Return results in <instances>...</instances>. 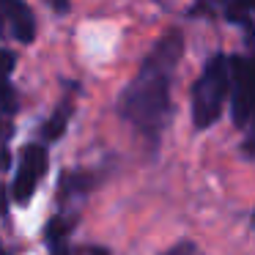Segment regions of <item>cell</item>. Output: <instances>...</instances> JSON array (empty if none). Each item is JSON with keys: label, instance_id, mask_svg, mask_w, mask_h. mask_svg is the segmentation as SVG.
I'll return each instance as SVG.
<instances>
[{"label": "cell", "instance_id": "1", "mask_svg": "<svg viewBox=\"0 0 255 255\" xmlns=\"http://www.w3.org/2000/svg\"><path fill=\"white\" fill-rule=\"evenodd\" d=\"M184 47L187 39L181 30H167L162 39H156L124 94L118 96L116 113L140 137L148 140L151 148L159 145V134L170 121L173 74L184 58Z\"/></svg>", "mask_w": 255, "mask_h": 255}, {"label": "cell", "instance_id": "2", "mask_svg": "<svg viewBox=\"0 0 255 255\" xmlns=\"http://www.w3.org/2000/svg\"><path fill=\"white\" fill-rule=\"evenodd\" d=\"M231 99V55L214 52L203 63V72L192 85V124L195 129H211L225 113Z\"/></svg>", "mask_w": 255, "mask_h": 255}, {"label": "cell", "instance_id": "3", "mask_svg": "<svg viewBox=\"0 0 255 255\" xmlns=\"http://www.w3.org/2000/svg\"><path fill=\"white\" fill-rule=\"evenodd\" d=\"M253 50L231 55V118L239 129H247L255 118V25H244Z\"/></svg>", "mask_w": 255, "mask_h": 255}, {"label": "cell", "instance_id": "4", "mask_svg": "<svg viewBox=\"0 0 255 255\" xmlns=\"http://www.w3.org/2000/svg\"><path fill=\"white\" fill-rule=\"evenodd\" d=\"M47 167H50V156H47V143H30L22 148L19 154V165L14 173L11 181V198L14 203L25 206L30 203V198L36 195L41 178L47 176Z\"/></svg>", "mask_w": 255, "mask_h": 255}, {"label": "cell", "instance_id": "5", "mask_svg": "<svg viewBox=\"0 0 255 255\" xmlns=\"http://www.w3.org/2000/svg\"><path fill=\"white\" fill-rule=\"evenodd\" d=\"M74 105H77V94H74V91H69V94L58 102L55 110L50 113V118L41 124L39 137L44 140V143H58V140L66 134L69 121H72V116H74Z\"/></svg>", "mask_w": 255, "mask_h": 255}, {"label": "cell", "instance_id": "6", "mask_svg": "<svg viewBox=\"0 0 255 255\" xmlns=\"http://www.w3.org/2000/svg\"><path fill=\"white\" fill-rule=\"evenodd\" d=\"M96 184H99V173L94 170H66L61 176V184H58V200L61 203L80 200L94 192Z\"/></svg>", "mask_w": 255, "mask_h": 255}, {"label": "cell", "instance_id": "7", "mask_svg": "<svg viewBox=\"0 0 255 255\" xmlns=\"http://www.w3.org/2000/svg\"><path fill=\"white\" fill-rule=\"evenodd\" d=\"M74 217L66 214H55L44 228V239H47V250L50 255H72V231H74Z\"/></svg>", "mask_w": 255, "mask_h": 255}, {"label": "cell", "instance_id": "8", "mask_svg": "<svg viewBox=\"0 0 255 255\" xmlns=\"http://www.w3.org/2000/svg\"><path fill=\"white\" fill-rule=\"evenodd\" d=\"M17 66V52L14 50H0V110L6 116H14L19 107L17 91L11 85V72Z\"/></svg>", "mask_w": 255, "mask_h": 255}, {"label": "cell", "instance_id": "9", "mask_svg": "<svg viewBox=\"0 0 255 255\" xmlns=\"http://www.w3.org/2000/svg\"><path fill=\"white\" fill-rule=\"evenodd\" d=\"M250 11H255V0H220V14L231 22L250 25L253 19L247 17Z\"/></svg>", "mask_w": 255, "mask_h": 255}, {"label": "cell", "instance_id": "10", "mask_svg": "<svg viewBox=\"0 0 255 255\" xmlns=\"http://www.w3.org/2000/svg\"><path fill=\"white\" fill-rule=\"evenodd\" d=\"M162 255H203V253L198 250V244H195V242H189V239H187V242L173 244V247H170V250H165Z\"/></svg>", "mask_w": 255, "mask_h": 255}, {"label": "cell", "instance_id": "11", "mask_svg": "<svg viewBox=\"0 0 255 255\" xmlns=\"http://www.w3.org/2000/svg\"><path fill=\"white\" fill-rule=\"evenodd\" d=\"M72 255H110V250H105V247H94V244H88V247L72 250Z\"/></svg>", "mask_w": 255, "mask_h": 255}, {"label": "cell", "instance_id": "12", "mask_svg": "<svg viewBox=\"0 0 255 255\" xmlns=\"http://www.w3.org/2000/svg\"><path fill=\"white\" fill-rule=\"evenodd\" d=\"M8 214V189L6 184L0 181V217H6Z\"/></svg>", "mask_w": 255, "mask_h": 255}, {"label": "cell", "instance_id": "13", "mask_svg": "<svg viewBox=\"0 0 255 255\" xmlns=\"http://www.w3.org/2000/svg\"><path fill=\"white\" fill-rule=\"evenodd\" d=\"M47 3H50L58 14H66L69 11V0H47Z\"/></svg>", "mask_w": 255, "mask_h": 255}, {"label": "cell", "instance_id": "14", "mask_svg": "<svg viewBox=\"0 0 255 255\" xmlns=\"http://www.w3.org/2000/svg\"><path fill=\"white\" fill-rule=\"evenodd\" d=\"M6 132V124H3V116H0V134Z\"/></svg>", "mask_w": 255, "mask_h": 255}, {"label": "cell", "instance_id": "15", "mask_svg": "<svg viewBox=\"0 0 255 255\" xmlns=\"http://www.w3.org/2000/svg\"><path fill=\"white\" fill-rule=\"evenodd\" d=\"M250 222H253V228H255V211H253V217H250Z\"/></svg>", "mask_w": 255, "mask_h": 255}]
</instances>
